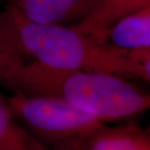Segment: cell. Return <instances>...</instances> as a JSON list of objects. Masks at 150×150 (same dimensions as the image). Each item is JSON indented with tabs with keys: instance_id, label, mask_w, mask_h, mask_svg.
<instances>
[{
	"instance_id": "7a4b0ae2",
	"label": "cell",
	"mask_w": 150,
	"mask_h": 150,
	"mask_svg": "<svg viewBox=\"0 0 150 150\" xmlns=\"http://www.w3.org/2000/svg\"><path fill=\"white\" fill-rule=\"evenodd\" d=\"M26 59L58 69L97 71L149 84L150 49L125 51L71 28L30 23L12 8L0 12Z\"/></svg>"
},
{
	"instance_id": "9c48e42d",
	"label": "cell",
	"mask_w": 150,
	"mask_h": 150,
	"mask_svg": "<svg viewBox=\"0 0 150 150\" xmlns=\"http://www.w3.org/2000/svg\"><path fill=\"white\" fill-rule=\"evenodd\" d=\"M21 52L11 29L0 13V83L21 62L26 61Z\"/></svg>"
},
{
	"instance_id": "8992f818",
	"label": "cell",
	"mask_w": 150,
	"mask_h": 150,
	"mask_svg": "<svg viewBox=\"0 0 150 150\" xmlns=\"http://www.w3.org/2000/svg\"><path fill=\"white\" fill-rule=\"evenodd\" d=\"M150 7V0H98L90 15L71 28L103 43L106 30L128 15Z\"/></svg>"
},
{
	"instance_id": "5b68a950",
	"label": "cell",
	"mask_w": 150,
	"mask_h": 150,
	"mask_svg": "<svg viewBox=\"0 0 150 150\" xmlns=\"http://www.w3.org/2000/svg\"><path fill=\"white\" fill-rule=\"evenodd\" d=\"M150 143L149 128L133 120L104 124L98 130L47 150H136Z\"/></svg>"
},
{
	"instance_id": "30bf717a",
	"label": "cell",
	"mask_w": 150,
	"mask_h": 150,
	"mask_svg": "<svg viewBox=\"0 0 150 150\" xmlns=\"http://www.w3.org/2000/svg\"><path fill=\"white\" fill-rule=\"evenodd\" d=\"M136 150H150V143H147V144L140 146V147L137 148Z\"/></svg>"
},
{
	"instance_id": "52a82bcc",
	"label": "cell",
	"mask_w": 150,
	"mask_h": 150,
	"mask_svg": "<svg viewBox=\"0 0 150 150\" xmlns=\"http://www.w3.org/2000/svg\"><path fill=\"white\" fill-rule=\"evenodd\" d=\"M103 43L125 51L150 49V7L119 20L106 30Z\"/></svg>"
},
{
	"instance_id": "277c9868",
	"label": "cell",
	"mask_w": 150,
	"mask_h": 150,
	"mask_svg": "<svg viewBox=\"0 0 150 150\" xmlns=\"http://www.w3.org/2000/svg\"><path fill=\"white\" fill-rule=\"evenodd\" d=\"M30 23L70 28L89 16L98 0H4Z\"/></svg>"
},
{
	"instance_id": "3957f363",
	"label": "cell",
	"mask_w": 150,
	"mask_h": 150,
	"mask_svg": "<svg viewBox=\"0 0 150 150\" xmlns=\"http://www.w3.org/2000/svg\"><path fill=\"white\" fill-rule=\"evenodd\" d=\"M5 98L18 120L46 149L83 137L106 124L56 98L20 93H11Z\"/></svg>"
},
{
	"instance_id": "ba28073f",
	"label": "cell",
	"mask_w": 150,
	"mask_h": 150,
	"mask_svg": "<svg viewBox=\"0 0 150 150\" xmlns=\"http://www.w3.org/2000/svg\"><path fill=\"white\" fill-rule=\"evenodd\" d=\"M0 150H47L12 111L0 95Z\"/></svg>"
},
{
	"instance_id": "6da1fadb",
	"label": "cell",
	"mask_w": 150,
	"mask_h": 150,
	"mask_svg": "<svg viewBox=\"0 0 150 150\" xmlns=\"http://www.w3.org/2000/svg\"><path fill=\"white\" fill-rule=\"evenodd\" d=\"M0 88L59 100L106 124L132 120L150 106L149 94L136 81L97 71L58 69L28 59L12 68Z\"/></svg>"
}]
</instances>
